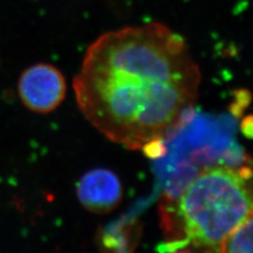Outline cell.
Here are the masks:
<instances>
[{"instance_id": "3957f363", "label": "cell", "mask_w": 253, "mask_h": 253, "mask_svg": "<svg viewBox=\"0 0 253 253\" xmlns=\"http://www.w3.org/2000/svg\"><path fill=\"white\" fill-rule=\"evenodd\" d=\"M18 93L27 108L39 114H47L63 102L67 83L62 73L53 65L36 64L22 73Z\"/></svg>"}, {"instance_id": "9c48e42d", "label": "cell", "mask_w": 253, "mask_h": 253, "mask_svg": "<svg viewBox=\"0 0 253 253\" xmlns=\"http://www.w3.org/2000/svg\"><path fill=\"white\" fill-rule=\"evenodd\" d=\"M171 253H192L190 252H186V251H179V250H176V251H173V252H170Z\"/></svg>"}, {"instance_id": "8992f818", "label": "cell", "mask_w": 253, "mask_h": 253, "mask_svg": "<svg viewBox=\"0 0 253 253\" xmlns=\"http://www.w3.org/2000/svg\"><path fill=\"white\" fill-rule=\"evenodd\" d=\"M142 149L146 156L150 159H161L167 153V146L165 145V140L157 139L145 144Z\"/></svg>"}, {"instance_id": "5b68a950", "label": "cell", "mask_w": 253, "mask_h": 253, "mask_svg": "<svg viewBox=\"0 0 253 253\" xmlns=\"http://www.w3.org/2000/svg\"><path fill=\"white\" fill-rule=\"evenodd\" d=\"M223 253H253V217H249L229 236Z\"/></svg>"}, {"instance_id": "6da1fadb", "label": "cell", "mask_w": 253, "mask_h": 253, "mask_svg": "<svg viewBox=\"0 0 253 253\" xmlns=\"http://www.w3.org/2000/svg\"><path fill=\"white\" fill-rule=\"evenodd\" d=\"M201 81L185 39L153 22L100 35L73 85L90 124L111 141L141 149L193 119Z\"/></svg>"}, {"instance_id": "7a4b0ae2", "label": "cell", "mask_w": 253, "mask_h": 253, "mask_svg": "<svg viewBox=\"0 0 253 253\" xmlns=\"http://www.w3.org/2000/svg\"><path fill=\"white\" fill-rule=\"evenodd\" d=\"M250 168L214 166L202 171L181 193L177 214L186 238L201 253H223L227 239L252 217Z\"/></svg>"}, {"instance_id": "52a82bcc", "label": "cell", "mask_w": 253, "mask_h": 253, "mask_svg": "<svg viewBox=\"0 0 253 253\" xmlns=\"http://www.w3.org/2000/svg\"><path fill=\"white\" fill-rule=\"evenodd\" d=\"M235 102L232 104V113L235 117H239L245 107H247L251 101V93L246 89H238L235 92Z\"/></svg>"}, {"instance_id": "277c9868", "label": "cell", "mask_w": 253, "mask_h": 253, "mask_svg": "<svg viewBox=\"0 0 253 253\" xmlns=\"http://www.w3.org/2000/svg\"><path fill=\"white\" fill-rule=\"evenodd\" d=\"M123 190L115 172L93 169L84 173L77 184V195L83 207L94 213H107L118 207Z\"/></svg>"}, {"instance_id": "ba28073f", "label": "cell", "mask_w": 253, "mask_h": 253, "mask_svg": "<svg viewBox=\"0 0 253 253\" xmlns=\"http://www.w3.org/2000/svg\"><path fill=\"white\" fill-rule=\"evenodd\" d=\"M241 130L249 139L253 138V117L250 115L245 117L241 123Z\"/></svg>"}]
</instances>
